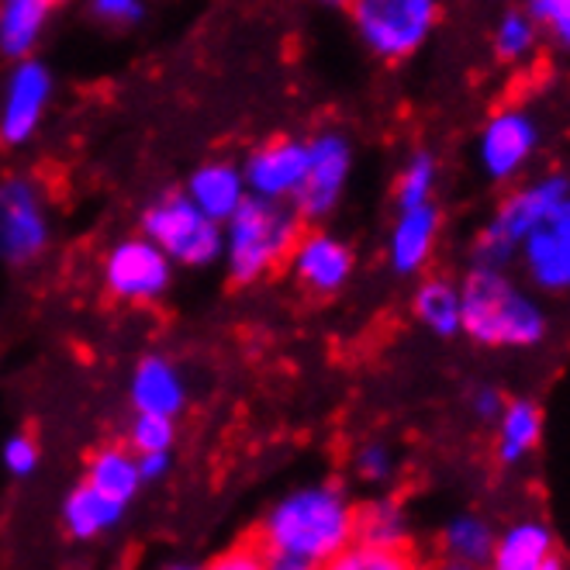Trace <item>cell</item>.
I'll return each instance as SVG.
<instances>
[{
  "label": "cell",
  "instance_id": "6da1fadb",
  "mask_svg": "<svg viewBox=\"0 0 570 570\" xmlns=\"http://www.w3.org/2000/svg\"><path fill=\"white\" fill-rule=\"evenodd\" d=\"M460 335L484 350H532L550 335V312L543 297L509 271L471 263L460 277Z\"/></svg>",
  "mask_w": 570,
  "mask_h": 570
},
{
  "label": "cell",
  "instance_id": "7a4b0ae2",
  "mask_svg": "<svg viewBox=\"0 0 570 570\" xmlns=\"http://www.w3.org/2000/svg\"><path fill=\"white\" fill-rule=\"evenodd\" d=\"M256 547L325 563L356 540V509L343 488L308 484L284 494L256 529Z\"/></svg>",
  "mask_w": 570,
  "mask_h": 570
},
{
  "label": "cell",
  "instance_id": "3957f363",
  "mask_svg": "<svg viewBox=\"0 0 570 570\" xmlns=\"http://www.w3.org/2000/svg\"><path fill=\"white\" fill-rule=\"evenodd\" d=\"M301 215L291 205L249 197L246 205L222 222V271L232 287H256L284 271L287 253L301 236Z\"/></svg>",
  "mask_w": 570,
  "mask_h": 570
},
{
  "label": "cell",
  "instance_id": "277c9868",
  "mask_svg": "<svg viewBox=\"0 0 570 570\" xmlns=\"http://www.w3.org/2000/svg\"><path fill=\"white\" fill-rule=\"evenodd\" d=\"M59 236L56 194L31 170L0 174V271L28 274L42 266Z\"/></svg>",
  "mask_w": 570,
  "mask_h": 570
},
{
  "label": "cell",
  "instance_id": "5b68a950",
  "mask_svg": "<svg viewBox=\"0 0 570 570\" xmlns=\"http://www.w3.org/2000/svg\"><path fill=\"white\" fill-rule=\"evenodd\" d=\"M567 194H570V180L560 170L540 174V177L505 190L494 205L491 218L481 225V232L471 243V263L512 271L522 239L560 205Z\"/></svg>",
  "mask_w": 570,
  "mask_h": 570
},
{
  "label": "cell",
  "instance_id": "8992f818",
  "mask_svg": "<svg viewBox=\"0 0 570 570\" xmlns=\"http://www.w3.org/2000/svg\"><path fill=\"white\" fill-rule=\"evenodd\" d=\"M346 18L366 56L397 66L429 46L443 21V0H353Z\"/></svg>",
  "mask_w": 570,
  "mask_h": 570
},
{
  "label": "cell",
  "instance_id": "52a82bcc",
  "mask_svg": "<svg viewBox=\"0 0 570 570\" xmlns=\"http://www.w3.org/2000/svg\"><path fill=\"white\" fill-rule=\"evenodd\" d=\"M100 291L125 308H156L177 284V263L142 232L115 236L97 263Z\"/></svg>",
  "mask_w": 570,
  "mask_h": 570
},
{
  "label": "cell",
  "instance_id": "ba28073f",
  "mask_svg": "<svg viewBox=\"0 0 570 570\" xmlns=\"http://www.w3.org/2000/svg\"><path fill=\"white\" fill-rule=\"evenodd\" d=\"M136 228L177 263V271H212L222 263V225L197 212L180 187L156 194L139 212Z\"/></svg>",
  "mask_w": 570,
  "mask_h": 570
},
{
  "label": "cell",
  "instance_id": "9c48e42d",
  "mask_svg": "<svg viewBox=\"0 0 570 570\" xmlns=\"http://www.w3.org/2000/svg\"><path fill=\"white\" fill-rule=\"evenodd\" d=\"M308 142V170L294 197V212L305 225L328 222L350 194L356 174V142L346 128L322 125L305 139Z\"/></svg>",
  "mask_w": 570,
  "mask_h": 570
},
{
  "label": "cell",
  "instance_id": "30bf717a",
  "mask_svg": "<svg viewBox=\"0 0 570 570\" xmlns=\"http://www.w3.org/2000/svg\"><path fill=\"white\" fill-rule=\"evenodd\" d=\"M543 121L525 105L494 108L474 139V166L488 184H519L543 149Z\"/></svg>",
  "mask_w": 570,
  "mask_h": 570
},
{
  "label": "cell",
  "instance_id": "8fae6325",
  "mask_svg": "<svg viewBox=\"0 0 570 570\" xmlns=\"http://www.w3.org/2000/svg\"><path fill=\"white\" fill-rule=\"evenodd\" d=\"M59 80L42 56L8 62L0 80V146L18 153L39 139L56 105Z\"/></svg>",
  "mask_w": 570,
  "mask_h": 570
},
{
  "label": "cell",
  "instance_id": "7c38bea8",
  "mask_svg": "<svg viewBox=\"0 0 570 570\" xmlns=\"http://www.w3.org/2000/svg\"><path fill=\"white\" fill-rule=\"evenodd\" d=\"M284 271L291 284L308 297H340L356 277V246L322 225H305L294 239Z\"/></svg>",
  "mask_w": 570,
  "mask_h": 570
},
{
  "label": "cell",
  "instance_id": "4fadbf2b",
  "mask_svg": "<svg viewBox=\"0 0 570 570\" xmlns=\"http://www.w3.org/2000/svg\"><path fill=\"white\" fill-rule=\"evenodd\" d=\"M515 271L540 297H570V194L522 239Z\"/></svg>",
  "mask_w": 570,
  "mask_h": 570
},
{
  "label": "cell",
  "instance_id": "5bb4252c",
  "mask_svg": "<svg viewBox=\"0 0 570 570\" xmlns=\"http://www.w3.org/2000/svg\"><path fill=\"white\" fill-rule=\"evenodd\" d=\"M239 166L249 197L274 200V205H294L308 170V142L301 136H271L256 142L239 159Z\"/></svg>",
  "mask_w": 570,
  "mask_h": 570
},
{
  "label": "cell",
  "instance_id": "9a60e30c",
  "mask_svg": "<svg viewBox=\"0 0 570 570\" xmlns=\"http://www.w3.org/2000/svg\"><path fill=\"white\" fill-rule=\"evenodd\" d=\"M443 243V212L440 200H429V205L415 208H394L387 239H384V263L387 271L401 281L422 277L435 253Z\"/></svg>",
  "mask_w": 570,
  "mask_h": 570
},
{
  "label": "cell",
  "instance_id": "2e32d148",
  "mask_svg": "<svg viewBox=\"0 0 570 570\" xmlns=\"http://www.w3.org/2000/svg\"><path fill=\"white\" fill-rule=\"evenodd\" d=\"M180 190L197 212H205L218 225L228 222L249 200L243 166H239V159H228V156L200 159L194 170L184 177Z\"/></svg>",
  "mask_w": 570,
  "mask_h": 570
},
{
  "label": "cell",
  "instance_id": "e0dca14e",
  "mask_svg": "<svg viewBox=\"0 0 570 570\" xmlns=\"http://www.w3.org/2000/svg\"><path fill=\"white\" fill-rule=\"evenodd\" d=\"M128 401L131 412H149L177 419L187 409V377L174 356L146 353L128 377Z\"/></svg>",
  "mask_w": 570,
  "mask_h": 570
},
{
  "label": "cell",
  "instance_id": "ac0fdd59",
  "mask_svg": "<svg viewBox=\"0 0 570 570\" xmlns=\"http://www.w3.org/2000/svg\"><path fill=\"white\" fill-rule=\"evenodd\" d=\"M62 0H0V59L39 56Z\"/></svg>",
  "mask_w": 570,
  "mask_h": 570
},
{
  "label": "cell",
  "instance_id": "d6986e66",
  "mask_svg": "<svg viewBox=\"0 0 570 570\" xmlns=\"http://www.w3.org/2000/svg\"><path fill=\"white\" fill-rule=\"evenodd\" d=\"M412 291V315L415 322L435 335V340H456L463 325V297H460V281L450 274H422L415 277Z\"/></svg>",
  "mask_w": 570,
  "mask_h": 570
},
{
  "label": "cell",
  "instance_id": "ffe728a7",
  "mask_svg": "<svg viewBox=\"0 0 570 570\" xmlns=\"http://www.w3.org/2000/svg\"><path fill=\"white\" fill-rule=\"evenodd\" d=\"M494 450L501 463H522L543 440V409L529 397H512L494 419Z\"/></svg>",
  "mask_w": 570,
  "mask_h": 570
},
{
  "label": "cell",
  "instance_id": "44dd1931",
  "mask_svg": "<svg viewBox=\"0 0 570 570\" xmlns=\"http://www.w3.org/2000/svg\"><path fill=\"white\" fill-rule=\"evenodd\" d=\"M547 557H553L550 525L535 522V519H522V522L509 525L505 532H498L488 570H532Z\"/></svg>",
  "mask_w": 570,
  "mask_h": 570
},
{
  "label": "cell",
  "instance_id": "7402d4cb",
  "mask_svg": "<svg viewBox=\"0 0 570 570\" xmlns=\"http://www.w3.org/2000/svg\"><path fill=\"white\" fill-rule=\"evenodd\" d=\"M121 515H125L121 501L94 491L87 481L77 484L70 491V498H66V505H62V525L80 543L97 540V535H105L108 529H115L121 522Z\"/></svg>",
  "mask_w": 570,
  "mask_h": 570
},
{
  "label": "cell",
  "instance_id": "603a6c76",
  "mask_svg": "<svg viewBox=\"0 0 570 570\" xmlns=\"http://www.w3.org/2000/svg\"><path fill=\"white\" fill-rule=\"evenodd\" d=\"M94 491L108 494L121 505H128L131 498L139 494L142 488V478H139V460L128 446L121 443H108L94 450V456L87 460V478H83Z\"/></svg>",
  "mask_w": 570,
  "mask_h": 570
},
{
  "label": "cell",
  "instance_id": "cb8c5ba5",
  "mask_svg": "<svg viewBox=\"0 0 570 570\" xmlns=\"http://www.w3.org/2000/svg\"><path fill=\"white\" fill-rule=\"evenodd\" d=\"M356 540L387 547V550H409L412 525H409L405 509H401L394 498H377L371 505L356 509Z\"/></svg>",
  "mask_w": 570,
  "mask_h": 570
},
{
  "label": "cell",
  "instance_id": "d4e9b609",
  "mask_svg": "<svg viewBox=\"0 0 570 570\" xmlns=\"http://www.w3.org/2000/svg\"><path fill=\"white\" fill-rule=\"evenodd\" d=\"M540 39H543L540 21H535L525 8H509L494 21L491 49H494L498 62L522 66V62H529L535 52H540Z\"/></svg>",
  "mask_w": 570,
  "mask_h": 570
},
{
  "label": "cell",
  "instance_id": "484cf974",
  "mask_svg": "<svg viewBox=\"0 0 570 570\" xmlns=\"http://www.w3.org/2000/svg\"><path fill=\"white\" fill-rule=\"evenodd\" d=\"M440 177L443 166L440 156L432 149H412L397 166L394 177V208H415V205H429L440 194Z\"/></svg>",
  "mask_w": 570,
  "mask_h": 570
},
{
  "label": "cell",
  "instance_id": "4316f807",
  "mask_svg": "<svg viewBox=\"0 0 570 570\" xmlns=\"http://www.w3.org/2000/svg\"><path fill=\"white\" fill-rule=\"evenodd\" d=\"M494 540L498 532L488 519L481 515H453L443 529V553L446 557H456V560H466V563H478V567H488L491 553H494Z\"/></svg>",
  "mask_w": 570,
  "mask_h": 570
},
{
  "label": "cell",
  "instance_id": "83f0119b",
  "mask_svg": "<svg viewBox=\"0 0 570 570\" xmlns=\"http://www.w3.org/2000/svg\"><path fill=\"white\" fill-rule=\"evenodd\" d=\"M318 570H415V560L409 550H387L353 540L335 557H328Z\"/></svg>",
  "mask_w": 570,
  "mask_h": 570
},
{
  "label": "cell",
  "instance_id": "f1b7e54d",
  "mask_svg": "<svg viewBox=\"0 0 570 570\" xmlns=\"http://www.w3.org/2000/svg\"><path fill=\"white\" fill-rule=\"evenodd\" d=\"M174 443H177V419L131 412L128 443H125L131 453H170Z\"/></svg>",
  "mask_w": 570,
  "mask_h": 570
},
{
  "label": "cell",
  "instance_id": "f546056e",
  "mask_svg": "<svg viewBox=\"0 0 570 570\" xmlns=\"http://www.w3.org/2000/svg\"><path fill=\"white\" fill-rule=\"evenodd\" d=\"M83 11L108 31H136L149 18V0H83Z\"/></svg>",
  "mask_w": 570,
  "mask_h": 570
},
{
  "label": "cell",
  "instance_id": "4dcf8cb0",
  "mask_svg": "<svg viewBox=\"0 0 570 570\" xmlns=\"http://www.w3.org/2000/svg\"><path fill=\"white\" fill-rule=\"evenodd\" d=\"M0 460H4L11 478H21V481L31 478V474L39 471V460H42L36 435H31V432H14L11 440L4 443V450H0Z\"/></svg>",
  "mask_w": 570,
  "mask_h": 570
},
{
  "label": "cell",
  "instance_id": "1f68e13d",
  "mask_svg": "<svg viewBox=\"0 0 570 570\" xmlns=\"http://www.w3.org/2000/svg\"><path fill=\"white\" fill-rule=\"evenodd\" d=\"M353 466H356V474H360L366 484H384V481H391V474H394V453H391L387 443L371 440V443H363V446L353 453Z\"/></svg>",
  "mask_w": 570,
  "mask_h": 570
},
{
  "label": "cell",
  "instance_id": "d6a6232c",
  "mask_svg": "<svg viewBox=\"0 0 570 570\" xmlns=\"http://www.w3.org/2000/svg\"><path fill=\"white\" fill-rule=\"evenodd\" d=\"M208 570H263V550L256 547V540L236 543L232 550H225L218 560H212Z\"/></svg>",
  "mask_w": 570,
  "mask_h": 570
},
{
  "label": "cell",
  "instance_id": "836d02e7",
  "mask_svg": "<svg viewBox=\"0 0 570 570\" xmlns=\"http://www.w3.org/2000/svg\"><path fill=\"white\" fill-rule=\"evenodd\" d=\"M505 394H501L494 384H481L471 391V412L481 419V422H494L501 415V409H505Z\"/></svg>",
  "mask_w": 570,
  "mask_h": 570
},
{
  "label": "cell",
  "instance_id": "e575fe53",
  "mask_svg": "<svg viewBox=\"0 0 570 570\" xmlns=\"http://www.w3.org/2000/svg\"><path fill=\"white\" fill-rule=\"evenodd\" d=\"M525 11L540 21L543 31L570 21V0H525Z\"/></svg>",
  "mask_w": 570,
  "mask_h": 570
},
{
  "label": "cell",
  "instance_id": "d590c367",
  "mask_svg": "<svg viewBox=\"0 0 570 570\" xmlns=\"http://www.w3.org/2000/svg\"><path fill=\"white\" fill-rule=\"evenodd\" d=\"M136 460H139V478H142V484L159 481L166 471H170V453H136Z\"/></svg>",
  "mask_w": 570,
  "mask_h": 570
},
{
  "label": "cell",
  "instance_id": "8d00e7d4",
  "mask_svg": "<svg viewBox=\"0 0 570 570\" xmlns=\"http://www.w3.org/2000/svg\"><path fill=\"white\" fill-rule=\"evenodd\" d=\"M263 570H318V563L291 557V553H271V550H263Z\"/></svg>",
  "mask_w": 570,
  "mask_h": 570
},
{
  "label": "cell",
  "instance_id": "74e56055",
  "mask_svg": "<svg viewBox=\"0 0 570 570\" xmlns=\"http://www.w3.org/2000/svg\"><path fill=\"white\" fill-rule=\"evenodd\" d=\"M547 36L553 39V46L560 49V52H567L570 56V21H563V24H557V28H550Z\"/></svg>",
  "mask_w": 570,
  "mask_h": 570
},
{
  "label": "cell",
  "instance_id": "f35d334b",
  "mask_svg": "<svg viewBox=\"0 0 570 570\" xmlns=\"http://www.w3.org/2000/svg\"><path fill=\"white\" fill-rule=\"evenodd\" d=\"M432 570H484L478 563H466V560H456V557H443L440 563H435Z\"/></svg>",
  "mask_w": 570,
  "mask_h": 570
},
{
  "label": "cell",
  "instance_id": "ab89813d",
  "mask_svg": "<svg viewBox=\"0 0 570 570\" xmlns=\"http://www.w3.org/2000/svg\"><path fill=\"white\" fill-rule=\"evenodd\" d=\"M312 4L322 8V11H332V14H346L353 0H312Z\"/></svg>",
  "mask_w": 570,
  "mask_h": 570
},
{
  "label": "cell",
  "instance_id": "60d3db41",
  "mask_svg": "<svg viewBox=\"0 0 570 570\" xmlns=\"http://www.w3.org/2000/svg\"><path fill=\"white\" fill-rule=\"evenodd\" d=\"M532 570H563V563H560V557L553 553V557H547L543 563H535Z\"/></svg>",
  "mask_w": 570,
  "mask_h": 570
},
{
  "label": "cell",
  "instance_id": "b9f144b4",
  "mask_svg": "<svg viewBox=\"0 0 570 570\" xmlns=\"http://www.w3.org/2000/svg\"><path fill=\"white\" fill-rule=\"evenodd\" d=\"M170 570H208V567H170Z\"/></svg>",
  "mask_w": 570,
  "mask_h": 570
},
{
  "label": "cell",
  "instance_id": "7bdbcfd3",
  "mask_svg": "<svg viewBox=\"0 0 570 570\" xmlns=\"http://www.w3.org/2000/svg\"><path fill=\"white\" fill-rule=\"evenodd\" d=\"M567 180H570V174H567Z\"/></svg>",
  "mask_w": 570,
  "mask_h": 570
}]
</instances>
